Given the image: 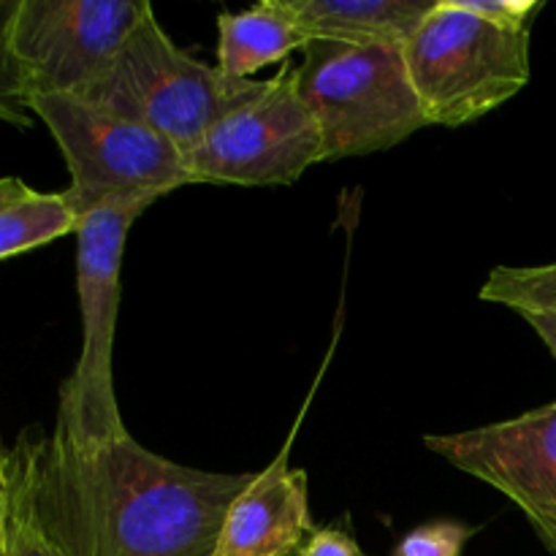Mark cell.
<instances>
[{"instance_id": "cell-6", "label": "cell", "mask_w": 556, "mask_h": 556, "mask_svg": "<svg viewBox=\"0 0 556 556\" xmlns=\"http://www.w3.org/2000/svg\"><path fill=\"white\" fill-rule=\"evenodd\" d=\"M155 201L136 199L98 206L76 226V293L81 309V351L71 378L60 386L54 432L85 443H109L123 434L114 394V331L119 313V269L136 217Z\"/></svg>"}, {"instance_id": "cell-14", "label": "cell", "mask_w": 556, "mask_h": 556, "mask_svg": "<svg viewBox=\"0 0 556 556\" xmlns=\"http://www.w3.org/2000/svg\"><path fill=\"white\" fill-rule=\"evenodd\" d=\"M481 299L516 313L556 309V264L497 266L483 282Z\"/></svg>"}, {"instance_id": "cell-15", "label": "cell", "mask_w": 556, "mask_h": 556, "mask_svg": "<svg viewBox=\"0 0 556 556\" xmlns=\"http://www.w3.org/2000/svg\"><path fill=\"white\" fill-rule=\"evenodd\" d=\"M476 527L462 521H432L407 532L391 556H462Z\"/></svg>"}, {"instance_id": "cell-3", "label": "cell", "mask_w": 556, "mask_h": 556, "mask_svg": "<svg viewBox=\"0 0 556 556\" xmlns=\"http://www.w3.org/2000/svg\"><path fill=\"white\" fill-rule=\"evenodd\" d=\"M296 85L324 136V161L389 150L429 125L400 47L309 41Z\"/></svg>"}, {"instance_id": "cell-23", "label": "cell", "mask_w": 556, "mask_h": 556, "mask_svg": "<svg viewBox=\"0 0 556 556\" xmlns=\"http://www.w3.org/2000/svg\"><path fill=\"white\" fill-rule=\"evenodd\" d=\"M5 503H9V497H5V486H0V519L5 516Z\"/></svg>"}, {"instance_id": "cell-21", "label": "cell", "mask_w": 556, "mask_h": 556, "mask_svg": "<svg viewBox=\"0 0 556 556\" xmlns=\"http://www.w3.org/2000/svg\"><path fill=\"white\" fill-rule=\"evenodd\" d=\"M0 556H9V530H5V516L0 519Z\"/></svg>"}, {"instance_id": "cell-11", "label": "cell", "mask_w": 556, "mask_h": 556, "mask_svg": "<svg viewBox=\"0 0 556 556\" xmlns=\"http://www.w3.org/2000/svg\"><path fill=\"white\" fill-rule=\"evenodd\" d=\"M438 0H288L309 41L405 47Z\"/></svg>"}, {"instance_id": "cell-16", "label": "cell", "mask_w": 556, "mask_h": 556, "mask_svg": "<svg viewBox=\"0 0 556 556\" xmlns=\"http://www.w3.org/2000/svg\"><path fill=\"white\" fill-rule=\"evenodd\" d=\"M5 530H9V556H63L60 548L43 535L36 516L30 514L25 500L5 483Z\"/></svg>"}, {"instance_id": "cell-20", "label": "cell", "mask_w": 556, "mask_h": 556, "mask_svg": "<svg viewBox=\"0 0 556 556\" xmlns=\"http://www.w3.org/2000/svg\"><path fill=\"white\" fill-rule=\"evenodd\" d=\"M27 190H30V188H27L22 179L3 177V179H0V206L9 204V201H14V199H20V195H25Z\"/></svg>"}, {"instance_id": "cell-9", "label": "cell", "mask_w": 556, "mask_h": 556, "mask_svg": "<svg viewBox=\"0 0 556 556\" xmlns=\"http://www.w3.org/2000/svg\"><path fill=\"white\" fill-rule=\"evenodd\" d=\"M424 445L508 497L556 556V402L467 432L427 434Z\"/></svg>"}, {"instance_id": "cell-7", "label": "cell", "mask_w": 556, "mask_h": 556, "mask_svg": "<svg viewBox=\"0 0 556 556\" xmlns=\"http://www.w3.org/2000/svg\"><path fill=\"white\" fill-rule=\"evenodd\" d=\"M324 161V136L288 60L261 90L228 109L188 155L193 182L291 185Z\"/></svg>"}, {"instance_id": "cell-17", "label": "cell", "mask_w": 556, "mask_h": 556, "mask_svg": "<svg viewBox=\"0 0 556 556\" xmlns=\"http://www.w3.org/2000/svg\"><path fill=\"white\" fill-rule=\"evenodd\" d=\"M465 11L510 30H532L543 0H456Z\"/></svg>"}, {"instance_id": "cell-10", "label": "cell", "mask_w": 556, "mask_h": 556, "mask_svg": "<svg viewBox=\"0 0 556 556\" xmlns=\"http://www.w3.org/2000/svg\"><path fill=\"white\" fill-rule=\"evenodd\" d=\"M315 535L307 472L288 465V445L231 500L215 556H296Z\"/></svg>"}, {"instance_id": "cell-4", "label": "cell", "mask_w": 556, "mask_h": 556, "mask_svg": "<svg viewBox=\"0 0 556 556\" xmlns=\"http://www.w3.org/2000/svg\"><path fill=\"white\" fill-rule=\"evenodd\" d=\"M58 141L71 185L63 190L74 215L85 217L117 201H157L193 185L185 152L157 130L96 106L74 92L27 98Z\"/></svg>"}, {"instance_id": "cell-18", "label": "cell", "mask_w": 556, "mask_h": 556, "mask_svg": "<svg viewBox=\"0 0 556 556\" xmlns=\"http://www.w3.org/2000/svg\"><path fill=\"white\" fill-rule=\"evenodd\" d=\"M299 556H367L358 548L356 538L345 530V527H326V530H315L302 546Z\"/></svg>"}, {"instance_id": "cell-2", "label": "cell", "mask_w": 556, "mask_h": 556, "mask_svg": "<svg viewBox=\"0 0 556 556\" xmlns=\"http://www.w3.org/2000/svg\"><path fill=\"white\" fill-rule=\"evenodd\" d=\"M264 81L228 79L217 65H206L166 36L155 9L119 43L101 76L79 92L96 106L147 125L172 139L185 157L206 130L261 90Z\"/></svg>"}, {"instance_id": "cell-5", "label": "cell", "mask_w": 556, "mask_h": 556, "mask_svg": "<svg viewBox=\"0 0 556 556\" xmlns=\"http://www.w3.org/2000/svg\"><path fill=\"white\" fill-rule=\"evenodd\" d=\"M429 125L459 128L519 96L532 76L530 30H510L438 0L402 47Z\"/></svg>"}, {"instance_id": "cell-1", "label": "cell", "mask_w": 556, "mask_h": 556, "mask_svg": "<svg viewBox=\"0 0 556 556\" xmlns=\"http://www.w3.org/2000/svg\"><path fill=\"white\" fill-rule=\"evenodd\" d=\"M250 472H206L123 434L85 443L22 434L5 483L63 556H215L231 500Z\"/></svg>"}, {"instance_id": "cell-13", "label": "cell", "mask_w": 556, "mask_h": 556, "mask_svg": "<svg viewBox=\"0 0 556 556\" xmlns=\"http://www.w3.org/2000/svg\"><path fill=\"white\" fill-rule=\"evenodd\" d=\"M79 217L63 193L27 190L20 199L0 206V261L76 233Z\"/></svg>"}, {"instance_id": "cell-8", "label": "cell", "mask_w": 556, "mask_h": 556, "mask_svg": "<svg viewBox=\"0 0 556 556\" xmlns=\"http://www.w3.org/2000/svg\"><path fill=\"white\" fill-rule=\"evenodd\" d=\"M152 5L144 0H16L9 49L22 98L85 92Z\"/></svg>"}, {"instance_id": "cell-24", "label": "cell", "mask_w": 556, "mask_h": 556, "mask_svg": "<svg viewBox=\"0 0 556 556\" xmlns=\"http://www.w3.org/2000/svg\"><path fill=\"white\" fill-rule=\"evenodd\" d=\"M296 556H299V554H296Z\"/></svg>"}, {"instance_id": "cell-12", "label": "cell", "mask_w": 556, "mask_h": 556, "mask_svg": "<svg viewBox=\"0 0 556 556\" xmlns=\"http://www.w3.org/2000/svg\"><path fill=\"white\" fill-rule=\"evenodd\" d=\"M307 43L288 0H264L217 16V71L228 79H253L266 65L288 63V54Z\"/></svg>"}, {"instance_id": "cell-19", "label": "cell", "mask_w": 556, "mask_h": 556, "mask_svg": "<svg viewBox=\"0 0 556 556\" xmlns=\"http://www.w3.org/2000/svg\"><path fill=\"white\" fill-rule=\"evenodd\" d=\"M519 315L532 326V331L541 337L543 345L548 348V353H552L556 362V309H532V313Z\"/></svg>"}, {"instance_id": "cell-22", "label": "cell", "mask_w": 556, "mask_h": 556, "mask_svg": "<svg viewBox=\"0 0 556 556\" xmlns=\"http://www.w3.org/2000/svg\"><path fill=\"white\" fill-rule=\"evenodd\" d=\"M5 470H9V451L0 443V486H5Z\"/></svg>"}]
</instances>
